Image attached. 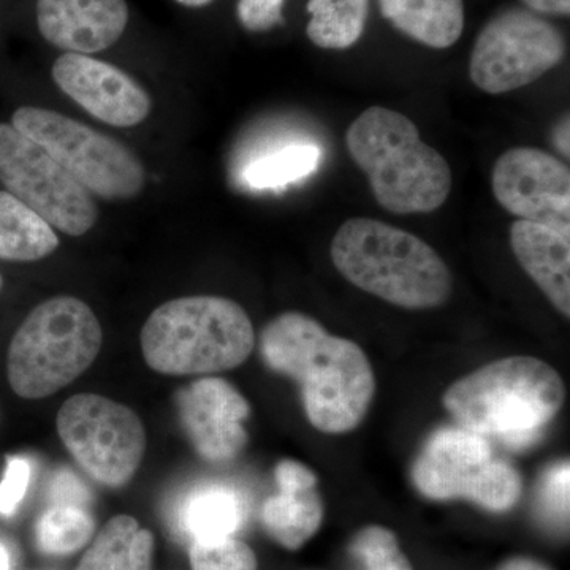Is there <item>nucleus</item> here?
Masks as SVG:
<instances>
[{
	"label": "nucleus",
	"mask_w": 570,
	"mask_h": 570,
	"mask_svg": "<svg viewBox=\"0 0 570 570\" xmlns=\"http://www.w3.org/2000/svg\"><path fill=\"white\" fill-rule=\"evenodd\" d=\"M56 425L70 455L96 482L121 489L137 474L146 431L132 409L82 393L63 403Z\"/></svg>",
	"instance_id": "obj_9"
},
{
	"label": "nucleus",
	"mask_w": 570,
	"mask_h": 570,
	"mask_svg": "<svg viewBox=\"0 0 570 570\" xmlns=\"http://www.w3.org/2000/svg\"><path fill=\"white\" fill-rule=\"evenodd\" d=\"M129 24L126 0H37L41 37L66 52L108 50Z\"/></svg>",
	"instance_id": "obj_15"
},
{
	"label": "nucleus",
	"mask_w": 570,
	"mask_h": 570,
	"mask_svg": "<svg viewBox=\"0 0 570 570\" xmlns=\"http://www.w3.org/2000/svg\"><path fill=\"white\" fill-rule=\"evenodd\" d=\"M564 397L554 367L534 356H508L455 382L444 406L459 426L523 450L546 433Z\"/></svg>",
	"instance_id": "obj_2"
},
{
	"label": "nucleus",
	"mask_w": 570,
	"mask_h": 570,
	"mask_svg": "<svg viewBox=\"0 0 570 570\" xmlns=\"http://www.w3.org/2000/svg\"><path fill=\"white\" fill-rule=\"evenodd\" d=\"M175 2L181 3L184 7H189V9H200V7L209 6L213 0H175Z\"/></svg>",
	"instance_id": "obj_35"
},
{
	"label": "nucleus",
	"mask_w": 570,
	"mask_h": 570,
	"mask_svg": "<svg viewBox=\"0 0 570 570\" xmlns=\"http://www.w3.org/2000/svg\"><path fill=\"white\" fill-rule=\"evenodd\" d=\"M491 187L498 204L519 217L570 235V170L538 148H512L497 160Z\"/></svg>",
	"instance_id": "obj_12"
},
{
	"label": "nucleus",
	"mask_w": 570,
	"mask_h": 570,
	"mask_svg": "<svg viewBox=\"0 0 570 570\" xmlns=\"http://www.w3.org/2000/svg\"><path fill=\"white\" fill-rule=\"evenodd\" d=\"M285 0H238L236 17L249 32H268L284 24Z\"/></svg>",
	"instance_id": "obj_29"
},
{
	"label": "nucleus",
	"mask_w": 570,
	"mask_h": 570,
	"mask_svg": "<svg viewBox=\"0 0 570 570\" xmlns=\"http://www.w3.org/2000/svg\"><path fill=\"white\" fill-rule=\"evenodd\" d=\"M275 478L279 493L264 502L262 523L284 549H302L324 520L316 474L299 461L283 460L277 463Z\"/></svg>",
	"instance_id": "obj_16"
},
{
	"label": "nucleus",
	"mask_w": 570,
	"mask_h": 570,
	"mask_svg": "<svg viewBox=\"0 0 570 570\" xmlns=\"http://www.w3.org/2000/svg\"><path fill=\"white\" fill-rule=\"evenodd\" d=\"M2 285H3V281H2V276H0V291H2Z\"/></svg>",
	"instance_id": "obj_36"
},
{
	"label": "nucleus",
	"mask_w": 570,
	"mask_h": 570,
	"mask_svg": "<svg viewBox=\"0 0 570 570\" xmlns=\"http://www.w3.org/2000/svg\"><path fill=\"white\" fill-rule=\"evenodd\" d=\"M382 17L409 39L445 50L464 31L463 0H379Z\"/></svg>",
	"instance_id": "obj_19"
},
{
	"label": "nucleus",
	"mask_w": 570,
	"mask_h": 570,
	"mask_svg": "<svg viewBox=\"0 0 570 570\" xmlns=\"http://www.w3.org/2000/svg\"><path fill=\"white\" fill-rule=\"evenodd\" d=\"M13 566V551L0 539V570H11Z\"/></svg>",
	"instance_id": "obj_34"
},
{
	"label": "nucleus",
	"mask_w": 570,
	"mask_h": 570,
	"mask_svg": "<svg viewBox=\"0 0 570 570\" xmlns=\"http://www.w3.org/2000/svg\"><path fill=\"white\" fill-rule=\"evenodd\" d=\"M510 246L521 268L564 317L570 316V235L546 225L515 220Z\"/></svg>",
	"instance_id": "obj_17"
},
{
	"label": "nucleus",
	"mask_w": 570,
	"mask_h": 570,
	"mask_svg": "<svg viewBox=\"0 0 570 570\" xmlns=\"http://www.w3.org/2000/svg\"><path fill=\"white\" fill-rule=\"evenodd\" d=\"M102 343L99 318L85 302L67 295L47 299L11 337L10 387L24 400L50 396L92 365Z\"/></svg>",
	"instance_id": "obj_6"
},
{
	"label": "nucleus",
	"mask_w": 570,
	"mask_h": 570,
	"mask_svg": "<svg viewBox=\"0 0 570 570\" xmlns=\"http://www.w3.org/2000/svg\"><path fill=\"white\" fill-rule=\"evenodd\" d=\"M348 156L366 175L377 204L390 213L426 214L448 202L452 170L403 112L371 107L348 126Z\"/></svg>",
	"instance_id": "obj_4"
},
{
	"label": "nucleus",
	"mask_w": 570,
	"mask_h": 570,
	"mask_svg": "<svg viewBox=\"0 0 570 570\" xmlns=\"http://www.w3.org/2000/svg\"><path fill=\"white\" fill-rule=\"evenodd\" d=\"M570 122L569 115L562 116L557 126H554L553 132H551V142H553L554 149L569 159L570 156Z\"/></svg>",
	"instance_id": "obj_32"
},
{
	"label": "nucleus",
	"mask_w": 570,
	"mask_h": 570,
	"mask_svg": "<svg viewBox=\"0 0 570 570\" xmlns=\"http://www.w3.org/2000/svg\"><path fill=\"white\" fill-rule=\"evenodd\" d=\"M153 532L134 517L118 515L105 524L77 570H153Z\"/></svg>",
	"instance_id": "obj_20"
},
{
	"label": "nucleus",
	"mask_w": 570,
	"mask_h": 570,
	"mask_svg": "<svg viewBox=\"0 0 570 570\" xmlns=\"http://www.w3.org/2000/svg\"><path fill=\"white\" fill-rule=\"evenodd\" d=\"M564 55V37L551 22L530 10L509 9L480 31L469 77L480 91L498 96L538 81L560 66Z\"/></svg>",
	"instance_id": "obj_10"
},
{
	"label": "nucleus",
	"mask_w": 570,
	"mask_h": 570,
	"mask_svg": "<svg viewBox=\"0 0 570 570\" xmlns=\"http://www.w3.org/2000/svg\"><path fill=\"white\" fill-rule=\"evenodd\" d=\"M246 519L245 497L235 487L219 482L194 487L175 510L176 531L190 543L234 538Z\"/></svg>",
	"instance_id": "obj_18"
},
{
	"label": "nucleus",
	"mask_w": 570,
	"mask_h": 570,
	"mask_svg": "<svg viewBox=\"0 0 570 570\" xmlns=\"http://www.w3.org/2000/svg\"><path fill=\"white\" fill-rule=\"evenodd\" d=\"M321 146L311 141H292L255 157L243 168L242 181L253 190L283 189L302 181L322 163Z\"/></svg>",
	"instance_id": "obj_22"
},
{
	"label": "nucleus",
	"mask_w": 570,
	"mask_h": 570,
	"mask_svg": "<svg viewBox=\"0 0 570 570\" xmlns=\"http://www.w3.org/2000/svg\"><path fill=\"white\" fill-rule=\"evenodd\" d=\"M94 534V520L88 509L75 505H50L36 527L37 547L41 553L63 557L82 549Z\"/></svg>",
	"instance_id": "obj_24"
},
{
	"label": "nucleus",
	"mask_w": 570,
	"mask_h": 570,
	"mask_svg": "<svg viewBox=\"0 0 570 570\" xmlns=\"http://www.w3.org/2000/svg\"><path fill=\"white\" fill-rule=\"evenodd\" d=\"M52 80L82 110L108 126L135 127L151 112V97L129 73L88 55L63 52Z\"/></svg>",
	"instance_id": "obj_13"
},
{
	"label": "nucleus",
	"mask_w": 570,
	"mask_h": 570,
	"mask_svg": "<svg viewBox=\"0 0 570 570\" xmlns=\"http://www.w3.org/2000/svg\"><path fill=\"white\" fill-rule=\"evenodd\" d=\"M569 461L554 464L543 475L540 483V504L551 519L566 521L569 519Z\"/></svg>",
	"instance_id": "obj_27"
},
{
	"label": "nucleus",
	"mask_w": 570,
	"mask_h": 570,
	"mask_svg": "<svg viewBox=\"0 0 570 570\" xmlns=\"http://www.w3.org/2000/svg\"><path fill=\"white\" fill-rule=\"evenodd\" d=\"M261 351L273 371L298 382L307 419L322 433H348L365 419L376 381L354 341L306 314L284 313L265 326Z\"/></svg>",
	"instance_id": "obj_1"
},
{
	"label": "nucleus",
	"mask_w": 570,
	"mask_h": 570,
	"mask_svg": "<svg viewBox=\"0 0 570 570\" xmlns=\"http://www.w3.org/2000/svg\"><path fill=\"white\" fill-rule=\"evenodd\" d=\"M48 499L51 505H75V508L88 509L92 502V494L75 472L61 469L51 479Z\"/></svg>",
	"instance_id": "obj_30"
},
{
	"label": "nucleus",
	"mask_w": 570,
	"mask_h": 570,
	"mask_svg": "<svg viewBox=\"0 0 570 570\" xmlns=\"http://www.w3.org/2000/svg\"><path fill=\"white\" fill-rule=\"evenodd\" d=\"M351 553L363 570H412L392 531L367 527L355 535Z\"/></svg>",
	"instance_id": "obj_25"
},
{
	"label": "nucleus",
	"mask_w": 570,
	"mask_h": 570,
	"mask_svg": "<svg viewBox=\"0 0 570 570\" xmlns=\"http://www.w3.org/2000/svg\"><path fill=\"white\" fill-rule=\"evenodd\" d=\"M527 10L547 17H569L570 0H521Z\"/></svg>",
	"instance_id": "obj_31"
},
{
	"label": "nucleus",
	"mask_w": 570,
	"mask_h": 570,
	"mask_svg": "<svg viewBox=\"0 0 570 570\" xmlns=\"http://www.w3.org/2000/svg\"><path fill=\"white\" fill-rule=\"evenodd\" d=\"M11 126L36 141L89 193L130 200L145 187L141 160L126 145L58 111L21 107Z\"/></svg>",
	"instance_id": "obj_8"
},
{
	"label": "nucleus",
	"mask_w": 570,
	"mask_h": 570,
	"mask_svg": "<svg viewBox=\"0 0 570 570\" xmlns=\"http://www.w3.org/2000/svg\"><path fill=\"white\" fill-rule=\"evenodd\" d=\"M332 261L348 283L404 309H434L452 294L441 255L395 225L354 217L332 242Z\"/></svg>",
	"instance_id": "obj_3"
},
{
	"label": "nucleus",
	"mask_w": 570,
	"mask_h": 570,
	"mask_svg": "<svg viewBox=\"0 0 570 570\" xmlns=\"http://www.w3.org/2000/svg\"><path fill=\"white\" fill-rule=\"evenodd\" d=\"M178 411L187 438L202 459L225 463L247 444L245 396L219 377H204L178 393Z\"/></svg>",
	"instance_id": "obj_14"
},
{
	"label": "nucleus",
	"mask_w": 570,
	"mask_h": 570,
	"mask_svg": "<svg viewBox=\"0 0 570 570\" xmlns=\"http://www.w3.org/2000/svg\"><path fill=\"white\" fill-rule=\"evenodd\" d=\"M499 570H550L542 562L531 560V558H513L505 561Z\"/></svg>",
	"instance_id": "obj_33"
},
{
	"label": "nucleus",
	"mask_w": 570,
	"mask_h": 570,
	"mask_svg": "<svg viewBox=\"0 0 570 570\" xmlns=\"http://www.w3.org/2000/svg\"><path fill=\"white\" fill-rule=\"evenodd\" d=\"M31 475V461L24 456L7 459L6 472L0 482V517H11L17 513L22 499L28 493Z\"/></svg>",
	"instance_id": "obj_28"
},
{
	"label": "nucleus",
	"mask_w": 570,
	"mask_h": 570,
	"mask_svg": "<svg viewBox=\"0 0 570 570\" xmlns=\"http://www.w3.org/2000/svg\"><path fill=\"white\" fill-rule=\"evenodd\" d=\"M412 480L423 497L466 499L490 512L512 509L523 490L519 472L494 455L489 438L463 426L431 434L412 466Z\"/></svg>",
	"instance_id": "obj_7"
},
{
	"label": "nucleus",
	"mask_w": 570,
	"mask_h": 570,
	"mask_svg": "<svg viewBox=\"0 0 570 570\" xmlns=\"http://www.w3.org/2000/svg\"><path fill=\"white\" fill-rule=\"evenodd\" d=\"M307 39L324 50H347L365 32L370 0H309Z\"/></svg>",
	"instance_id": "obj_23"
},
{
	"label": "nucleus",
	"mask_w": 570,
	"mask_h": 570,
	"mask_svg": "<svg viewBox=\"0 0 570 570\" xmlns=\"http://www.w3.org/2000/svg\"><path fill=\"white\" fill-rule=\"evenodd\" d=\"M0 183L62 234H88L99 217L92 194L11 124H0Z\"/></svg>",
	"instance_id": "obj_11"
},
{
	"label": "nucleus",
	"mask_w": 570,
	"mask_h": 570,
	"mask_svg": "<svg viewBox=\"0 0 570 570\" xmlns=\"http://www.w3.org/2000/svg\"><path fill=\"white\" fill-rule=\"evenodd\" d=\"M189 560L193 570H257L253 549L235 538L190 543Z\"/></svg>",
	"instance_id": "obj_26"
},
{
	"label": "nucleus",
	"mask_w": 570,
	"mask_h": 570,
	"mask_svg": "<svg viewBox=\"0 0 570 570\" xmlns=\"http://www.w3.org/2000/svg\"><path fill=\"white\" fill-rule=\"evenodd\" d=\"M58 247V235L43 217L0 190V261L37 262Z\"/></svg>",
	"instance_id": "obj_21"
},
{
	"label": "nucleus",
	"mask_w": 570,
	"mask_h": 570,
	"mask_svg": "<svg viewBox=\"0 0 570 570\" xmlns=\"http://www.w3.org/2000/svg\"><path fill=\"white\" fill-rule=\"evenodd\" d=\"M255 346L253 322L223 296L171 299L153 311L141 330V351L151 370L195 376L243 365Z\"/></svg>",
	"instance_id": "obj_5"
}]
</instances>
